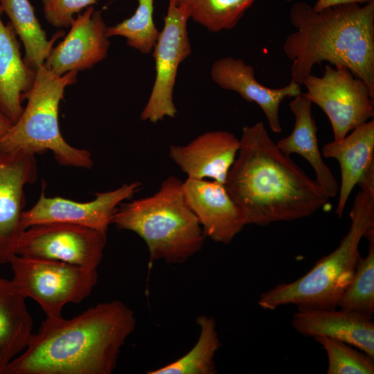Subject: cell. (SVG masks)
Here are the masks:
<instances>
[{"mask_svg":"<svg viewBox=\"0 0 374 374\" xmlns=\"http://www.w3.org/2000/svg\"><path fill=\"white\" fill-rule=\"evenodd\" d=\"M182 192L206 238L228 244L247 225L241 209L224 184L187 177L182 182Z\"/></svg>","mask_w":374,"mask_h":374,"instance_id":"obj_14","label":"cell"},{"mask_svg":"<svg viewBox=\"0 0 374 374\" xmlns=\"http://www.w3.org/2000/svg\"><path fill=\"white\" fill-rule=\"evenodd\" d=\"M373 0H317L312 6L315 11H319L324 8L349 3H368Z\"/></svg>","mask_w":374,"mask_h":374,"instance_id":"obj_29","label":"cell"},{"mask_svg":"<svg viewBox=\"0 0 374 374\" xmlns=\"http://www.w3.org/2000/svg\"><path fill=\"white\" fill-rule=\"evenodd\" d=\"M134 15L121 23L107 28L108 37L121 36L127 44L141 53H152L160 31L153 19L154 0H137Z\"/></svg>","mask_w":374,"mask_h":374,"instance_id":"obj_26","label":"cell"},{"mask_svg":"<svg viewBox=\"0 0 374 374\" xmlns=\"http://www.w3.org/2000/svg\"><path fill=\"white\" fill-rule=\"evenodd\" d=\"M360 191L350 213V224L339 246L320 258L305 275L278 283L263 292L258 301L265 310L286 305L319 309L337 308L355 274L363 238L374 234V179L357 184Z\"/></svg>","mask_w":374,"mask_h":374,"instance_id":"obj_4","label":"cell"},{"mask_svg":"<svg viewBox=\"0 0 374 374\" xmlns=\"http://www.w3.org/2000/svg\"><path fill=\"white\" fill-rule=\"evenodd\" d=\"M0 8V112L15 123L24 111L22 102L30 91L37 71L21 57L20 44L10 22L5 24Z\"/></svg>","mask_w":374,"mask_h":374,"instance_id":"obj_19","label":"cell"},{"mask_svg":"<svg viewBox=\"0 0 374 374\" xmlns=\"http://www.w3.org/2000/svg\"><path fill=\"white\" fill-rule=\"evenodd\" d=\"M321 154L335 159L340 166L341 184L335 213L341 217L354 187L374 168L373 118L355 127L345 137L325 144Z\"/></svg>","mask_w":374,"mask_h":374,"instance_id":"obj_18","label":"cell"},{"mask_svg":"<svg viewBox=\"0 0 374 374\" xmlns=\"http://www.w3.org/2000/svg\"><path fill=\"white\" fill-rule=\"evenodd\" d=\"M224 185L247 225L299 220L329 205L330 198L278 148L263 122L243 127Z\"/></svg>","mask_w":374,"mask_h":374,"instance_id":"obj_1","label":"cell"},{"mask_svg":"<svg viewBox=\"0 0 374 374\" xmlns=\"http://www.w3.org/2000/svg\"><path fill=\"white\" fill-rule=\"evenodd\" d=\"M35 154L22 150L0 149V264L9 263L16 255L26 230L24 187L37 178Z\"/></svg>","mask_w":374,"mask_h":374,"instance_id":"obj_11","label":"cell"},{"mask_svg":"<svg viewBox=\"0 0 374 374\" xmlns=\"http://www.w3.org/2000/svg\"><path fill=\"white\" fill-rule=\"evenodd\" d=\"M9 264L15 287L48 318L60 317L66 305L82 301L98 279L96 269L55 260L15 255Z\"/></svg>","mask_w":374,"mask_h":374,"instance_id":"obj_7","label":"cell"},{"mask_svg":"<svg viewBox=\"0 0 374 374\" xmlns=\"http://www.w3.org/2000/svg\"><path fill=\"white\" fill-rule=\"evenodd\" d=\"M64 40L53 48L44 66L58 75L91 69L105 60L110 42L100 11L92 6L78 14Z\"/></svg>","mask_w":374,"mask_h":374,"instance_id":"obj_13","label":"cell"},{"mask_svg":"<svg viewBox=\"0 0 374 374\" xmlns=\"http://www.w3.org/2000/svg\"><path fill=\"white\" fill-rule=\"evenodd\" d=\"M106 243L107 233L69 223H42L26 229L16 255L97 269Z\"/></svg>","mask_w":374,"mask_h":374,"instance_id":"obj_10","label":"cell"},{"mask_svg":"<svg viewBox=\"0 0 374 374\" xmlns=\"http://www.w3.org/2000/svg\"><path fill=\"white\" fill-rule=\"evenodd\" d=\"M171 1H174L177 4H180L182 3V0H171Z\"/></svg>","mask_w":374,"mask_h":374,"instance_id":"obj_31","label":"cell"},{"mask_svg":"<svg viewBox=\"0 0 374 374\" xmlns=\"http://www.w3.org/2000/svg\"><path fill=\"white\" fill-rule=\"evenodd\" d=\"M312 102L305 93L294 97L290 107L294 115L295 123L292 133L276 143L286 155L302 156L312 167L315 181L329 198L335 197L339 184L330 168L324 162L317 139V127L312 116Z\"/></svg>","mask_w":374,"mask_h":374,"instance_id":"obj_20","label":"cell"},{"mask_svg":"<svg viewBox=\"0 0 374 374\" xmlns=\"http://www.w3.org/2000/svg\"><path fill=\"white\" fill-rule=\"evenodd\" d=\"M141 186L139 181L125 183L116 189L97 193L93 200L87 202L60 197H48L42 190L35 205L24 211L23 224L28 228L37 224L62 222L107 233L118 206L132 198Z\"/></svg>","mask_w":374,"mask_h":374,"instance_id":"obj_12","label":"cell"},{"mask_svg":"<svg viewBox=\"0 0 374 374\" xmlns=\"http://www.w3.org/2000/svg\"><path fill=\"white\" fill-rule=\"evenodd\" d=\"M199 326V338L195 346L179 359L148 374H215L217 373L215 356L221 346L216 321L213 317H197Z\"/></svg>","mask_w":374,"mask_h":374,"instance_id":"obj_23","label":"cell"},{"mask_svg":"<svg viewBox=\"0 0 374 374\" xmlns=\"http://www.w3.org/2000/svg\"><path fill=\"white\" fill-rule=\"evenodd\" d=\"M213 80L221 88L238 93L248 102L256 103L265 114L271 130L280 133V103L287 97L301 93V85L294 80L283 87L273 89L260 84L255 69L242 59L225 57L215 61L211 68Z\"/></svg>","mask_w":374,"mask_h":374,"instance_id":"obj_16","label":"cell"},{"mask_svg":"<svg viewBox=\"0 0 374 374\" xmlns=\"http://www.w3.org/2000/svg\"><path fill=\"white\" fill-rule=\"evenodd\" d=\"M12 125L10 121L0 112V139L8 132Z\"/></svg>","mask_w":374,"mask_h":374,"instance_id":"obj_30","label":"cell"},{"mask_svg":"<svg viewBox=\"0 0 374 374\" xmlns=\"http://www.w3.org/2000/svg\"><path fill=\"white\" fill-rule=\"evenodd\" d=\"M328 357L327 374H373L374 357L356 347L323 336L313 337Z\"/></svg>","mask_w":374,"mask_h":374,"instance_id":"obj_27","label":"cell"},{"mask_svg":"<svg viewBox=\"0 0 374 374\" xmlns=\"http://www.w3.org/2000/svg\"><path fill=\"white\" fill-rule=\"evenodd\" d=\"M239 148L240 139L235 134L217 130L199 135L185 145H171L168 155L188 178L224 184Z\"/></svg>","mask_w":374,"mask_h":374,"instance_id":"obj_15","label":"cell"},{"mask_svg":"<svg viewBox=\"0 0 374 374\" xmlns=\"http://www.w3.org/2000/svg\"><path fill=\"white\" fill-rule=\"evenodd\" d=\"M136 325L134 312L118 299L71 319L46 317L5 374H111Z\"/></svg>","mask_w":374,"mask_h":374,"instance_id":"obj_2","label":"cell"},{"mask_svg":"<svg viewBox=\"0 0 374 374\" xmlns=\"http://www.w3.org/2000/svg\"><path fill=\"white\" fill-rule=\"evenodd\" d=\"M290 20L296 31L283 45L292 61V80L302 85L315 64L328 62L350 70L374 97V0L315 11L304 1L293 3Z\"/></svg>","mask_w":374,"mask_h":374,"instance_id":"obj_3","label":"cell"},{"mask_svg":"<svg viewBox=\"0 0 374 374\" xmlns=\"http://www.w3.org/2000/svg\"><path fill=\"white\" fill-rule=\"evenodd\" d=\"M368 240L366 257L359 256L355 274L344 291L338 308L366 317L374 314V238Z\"/></svg>","mask_w":374,"mask_h":374,"instance_id":"obj_25","label":"cell"},{"mask_svg":"<svg viewBox=\"0 0 374 374\" xmlns=\"http://www.w3.org/2000/svg\"><path fill=\"white\" fill-rule=\"evenodd\" d=\"M256 0H182L189 17L208 30L235 28Z\"/></svg>","mask_w":374,"mask_h":374,"instance_id":"obj_24","label":"cell"},{"mask_svg":"<svg viewBox=\"0 0 374 374\" xmlns=\"http://www.w3.org/2000/svg\"><path fill=\"white\" fill-rule=\"evenodd\" d=\"M78 71L58 75L44 65L37 71L34 84L26 96L28 102L18 120L0 139V149L26 150L34 154L53 152L62 166L89 169L91 153L69 145L59 125V106L65 89L77 81Z\"/></svg>","mask_w":374,"mask_h":374,"instance_id":"obj_6","label":"cell"},{"mask_svg":"<svg viewBox=\"0 0 374 374\" xmlns=\"http://www.w3.org/2000/svg\"><path fill=\"white\" fill-rule=\"evenodd\" d=\"M293 328L306 337L323 336L350 344L374 357V323L366 317L338 308L297 307Z\"/></svg>","mask_w":374,"mask_h":374,"instance_id":"obj_17","label":"cell"},{"mask_svg":"<svg viewBox=\"0 0 374 374\" xmlns=\"http://www.w3.org/2000/svg\"><path fill=\"white\" fill-rule=\"evenodd\" d=\"M0 8L8 17L10 23L23 43L25 63L37 71L44 64L54 42L63 33L58 32L48 39L28 0H0Z\"/></svg>","mask_w":374,"mask_h":374,"instance_id":"obj_22","label":"cell"},{"mask_svg":"<svg viewBox=\"0 0 374 374\" xmlns=\"http://www.w3.org/2000/svg\"><path fill=\"white\" fill-rule=\"evenodd\" d=\"M97 0H42L46 20L56 28H68L73 15L95 3Z\"/></svg>","mask_w":374,"mask_h":374,"instance_id":"obj_28","label":"cell"},{"mask_svg":"<svg viewBox=\"0 0 374 374\" xmlns=\"http://www.w3.org/2000/svg\"><path fill=\"white\" fill-rule=\"evenodd\" d=\"M284 1H288V2H291V1H294V0H284Z\"/></svg>","mask_w":374,"mask_h":374,"instance_id":"obj_32","label":"cell"},{"mask_svg":"<svg viewBox=\"0 0 374 374\" xmlns=\"http://www.w3.org/2000/svg\"><path fill=\"white\" fill-rule=\"evenodd\" d=\"M189 15L184 3L169 0L164 26L152 50L156 77L141 119L156 123L177 114L173 90L179 64L192 53L187 30Z\"/></svg>","mask_w":374,"mask_h":374,"instance_id":"obj_9","label":"cell"},{"mask_svg":"<svg viewBox=\"0 0 374 374\" xmlns=\"http://www.w3.org/2000/svg\"><path fill=\"white\" fill-rule=\"evenodd\" d=\"M182 182L170 176L152 195L122 202L113 216L112 224L144 240L152 261L182 263L204 245L206 237L184 199Z\"/></svg>","mask_w":374,"mask_h":374,"instance_id":"obj_5","label":"cell"},{"mask_svg":"<svg viewBox=\"0 0 374 374\" xmlns=\"http://www.w3.org/2000/svg\"><path fill=\"white\" fill-rule=\"evenodd\" d=\"M306 96L328 116L334 140L345 137L374 116V97L366 83L347 68L326 64L323 75L303 80Z\"/></svg>","mask_w":374,"mask_h":374,"instance_id":"obj_8","label":"cell"},{"mask_svg":"<svg viewBox=\"0 0 374 374\" xmlns=\"http://www.w3.org/2000/svg\"><path fill=\"white\" fill-rule=\"evenodd\" d=\"M26 301L11 280L0 276V374L26 349L34 333Z\"/></svg>","mask_w":374,"mask_h":374,"instance_id":"obj_21","label":"cell"}]
</instances>
